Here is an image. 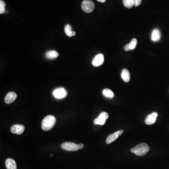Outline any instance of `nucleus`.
<instances>
[{
  "label": "nucleus",
  "mask_w": 169,
  "mask_h": 169,
  "mask_svg": "<svg viewBox=\"0 0 169 169\" xmlns=\"http://www.w3.org/2000/svg\"><path fill=\"white\" fill-rule=\"evenodd\" d=\"M149 147L145 143H142L133 148L131 150L133 153L138 156H143L149 151Z\"/></svg>",
  "instance_id": "f257e3e1"
},
{
  "label": "nucleus",
  "mask_w": 169,
  "mask_h": 169,
  "mask_svg": "<svg viewBox=\"0 0 169 169\" xmlns=\"http://www.w3.org/2000/svg\"><path fill=\"white\" fill-rule=\"evenodd\" d=\"M56 123V118L53 115L46 116L42 122V129L45 131H49L54 127Z\"/></svg>",
  "instance_id": "f03ea898"
},
{
  "label": "nucleus",
  "mask_w": 169,
  "mask_h": 169,
  "mask_svg": "<svg viewBox=\"0 0 169 169\" xmlns=\"http://www.w3.org/2000/svg\"><path fill=\"white\" fill-rule=\"evenodd\" d=\"M81 8L84 12L89 13L93 11L95 5L91 0H84L81 4Z\"/></svg>",
  "instance_id": "7ed1b4c3"
},
{
  "label": "nucleus",
  "mask_w": 169,
  "mask_h": 169,
  "mask_svg": "<svg viewBox=\"0 0 169 169\" xmlns=\"http://www.w3.org/2000/svg\"><path fill=\"white\" fill-rule=\"evenodd\" d=\"M61 148L64 150L68 151H76L79 149L78 144H76L75 143L70 142L63 143L61 145Z\"/></svg>",
  "instance_id": "20e7f679"
},
{
  "label": "nucleus",
  "mask_w": 169,
  "mask_h": 169,
  "mask_svg": "<svg viewBox=\"0 0 169 169\" xmlns=\"http://www.w3.org/2000/svg\"><path fill=\"white\" fill-rule=\"evenodd\" d=\"M53 95L56 99H63L67 96V91L63 87H59L53 91Z\"/></svg>",
  "instance_id": "39448f33"
},
{
  "label": "nucleus",
  "mask_w": 169,
  "mask_h": 169,
  "mask_svg": "<svg viewBox=\"0 0 169 169\" xmlns=\"http://www.w3.org/2000/svg\"><path fill=\"white\" fill-rule=\"evenodd\" d=\"M109 118V114L107 112H102L98 118L95 119L93 121V123L95 125H102L105 124L106 121Z\"/></svg>",
  "instance_id": "423d86ee"
},
{
  "label": "nucleus",
  "mask_w": 169,
  "mask_h": 169,
  "mask_svg": "<svg viewBox=\"0 0 169 169\" xmlns=\"http://www.w3.org/2000/svg\"><path fill=\"white\" fill-rule=\"evenodd\" d=\"M123 133H124L123 130H119L113 133L112 134H110L107 138L106 141L107 144H110L111 143L115 141L119 138V136H120Z\"/></svg>",
  "instance_id": "0eeeda50"
},
{
  "label": "nucleus",
  "mask_w": 169,
  "mask_h": 169,
  "mask_svg": "<svg viewBox=\"0 0 169 169\" xmlns=\"http://www.w3.org/2000/svg\"><path fill=\"white\" fill-rule=\"evenodd\" d=\"M25 127L24 125H15L11 126L10 128V131L11 133L14 134H17L20 135L24 132Z\"/></svg>",
  "instance_id": "6e6552de"
},
{
  "label": "nucleus",
  "mask_w": 169,
  "mask_h": 169,
  "mask_svg": "<svg viewBox=\"0 0 169 169\" xmlns=\"http://www.w3.org/2000/svg\"><path fill=\"white\" fill-rule=\"evenodd\" d=\"M158 114L156 112H153L152 113L148 116L145 119V123L147 125H151L154 124L156 121Z\"/></svg>",
  "instance_id": "1a4fd4ad"
},
{
  "label": "nucleus",
  "mask_w": 169,
  "mask_h": 169,
  "mask_svg": "<svg viewBox=\"0 0 169 169\" xmlns=\"http://www.w3.org/2000/svg\"><path fill=\"white\" fill-rule=\"evenodd\" d=\"M103 62H104V56L102 54H99L96 55L95 58H93L92 61V64L95 67H98L101 65Z\"/></svg>",
  "instance_id": "9d476101"
},
{
  "label": "nucleus",
  "mask_w": 169,
  "mask_h": 169,
  "mask_svg": "<svg viewBox=\"0 0 169 169\" xmlns=\"http://www.w3.org/2000/svg\"><path fill=\"white\" fill-rule=\"evenodd\" d=\"M17 95L13 92L9 93L5 97L4 102L6 104H10L17 99Z\"/></svg>",
  "instance_id": "9b49d317"
},
{
  "label": "nucleus",
  "mask_w": 169,
  "mask_h": 169,
  "mask_svg": "<svg viewBox=\"0 0 169 169\" xmlns=\"http://www.w3.org/2000/svg\"><path fill=\"white\" fill-rule=\"evenodd\" d=\"M137 44V40L136 39L133 38L128 44L125 45L124 50L125 51H128L129 50H134L136 47V45Z\"/></svg>",
  "instance_id": "f8f14e48"
},
{
  "label": "nucleus",
  "mask_w": 169,
  "mask_h": 169,
  "mask_svg": "<svg viewBox=\"0 0 169 169\" xmlns=\"http://www.w3.org/2000/svg\"><path fill=\"white\" fill-rule=\"evenodd\" d=\"M6 167L7 169H17V166L14 160L8 158L5 161Z\"/></svg>",
  "instance_id": "ddd939ff"
},
{
  "label": "nucleus",
  "mask_w": 169,
  "mask_h": 169,
  "mask_svg": "<svg viewBox=\"0 0 169 169\" xmlns=\"http://www.w3.org/2000/svg\"><path fill=\"white\" fill-rule=\"evenodd\" d=\"M161 33L157 29H155L153 31L151 34L152 41L154 42H158L161 39Z\"/></svg>",
  "instance_id": "4468645a"
},
{
  "label": "nucleus",
  "mask_w": 169,
  "mask_h": 169,
  "mask_svg": "<svg viewBox=\"0 0 169 169\" xmlns=\"http://www.w3.org/2000/svg\"><path fill=\"white\" fill-rule=\"evenodd\" d=\"M121 78L125 82H128L130 79V74L128 70L124 69L121 73Z\"/></svg>",
  "instance_id": "2eb2a0df"
},
{
  "label": "nucleus",
  "mask_w": 169,
  "mask_h": 169,
  "mask_svg": "<svg viewBox=\"0 0 169 169\" xmlns=\"http://www.w3.org/2000/svg\"><path fill=\"white\" fill-rule=\"evenodd\" d=\"M59 54L55 50H50L47 51L45 54V56L48 59H53L58 57Z\"/></svg>",
  "instance_id": "dca6fc26"
},
{
  "label": "nucleus",
  "mask_w": 169,
  "mask_h": 169,
  "mask_svg": "<svg viewBox=\"0 0 169 169\" xmlns=\"http://www.w3.org/2000/svg\"><path fill=\"white\" fill-rule=\"evenodd\" d=\"M72 29H71V27L70 24H66L65 26L64 27V31L65 33H66V35L68 36L71 37L73 36H75L76 35V33L74 31H72Z\"/></svg>",
  "instance_id": "f3484780"
},
{
  "label": "nucleus",
  "mask_w": 169,
  "mask_h": 169,
  "mask_svg": "<svg viewBox=\"0 0 169 169\" xmlns=\"http://www.w3.org/2000/svg\"><path fill=\"white\" fill-rule=\"evenodd\" d=\"M102 94L105 97L109 98H113L114 96V93L113 92L112 90L107 89V88L104 89L102 91Z\"/></svg>",
  "instance_id": "a211bd4d"
},
{
  "label": "nucleus",
  "mask_w": 169,
  "mask_h": 169,
  "mask_svg": "<svg viewBox=\"0 0 169 169\" xmlns=\"http://www.w3.org/2000/svg\"><path fill=\"white\" fill-rule=\"evenodd\" d=\"M123 4L126 8L130 9L134 6L133 0H123Z\"/></svg>",
  "instance_id": "6ab92c4d"
},
{
  "label": "nucleus",
  "mask_w": 169,
  "mask_h": 169,
  "mask_svg": "<svg viewBox=\"0 0 169 169\" xmlns=\"http://www.w3.org/2000/svg\"><path fill=\"white\" fill-rule=\"evenodd\" d=\"M6 4L4 1L0 0V14H2L5 12Z\"/></svg>",
  "instance_id": "aec40b11"
},
{
  "label": "nucleus",
  "mask_w": 169,
  "mask_h": 169,
  "mask_svg": "<svg viewBox=\"0 0 169 169\" xmlns=\"http://www.w3.org/2000/svg\"><path fill=\"white\" fill-rule=\"evenodd\" d=\"M133 5L135 7H137L142 3V0H133Z\"/></svg>",
  "instance_id": "412c9836"
},
{
  "label": "nucleus",
  "mask_w": 169,
  "mask_h": 169,
  "mask_svg": "<svg viewBox=\"0 0 169 169\" xmlns=\"http://www.w3.org/2000/svg\"><path fill=\"white\" fill-rule=\"evenodd\" d=\"M78 147H79V149H82L84 147V145H83V144H78Z\"/></svg>",
  "instance_id": "4be33fe9"
},
{
  "label": "nucleus",
  "mask_w": 169,
  "mask_h": 169,
  "mask_svg": "<svg viewBox=\"0 0 169 169\" xmlns=\"http://www.w3.org/2000/svg\"><path fill=\"white\" fill-rule=\"evenodd\" d=\"M97 1H99V2H102V3H103V2H105L106 1V0H97Z\"/></svg>",
  "instance_id": "5701e85b"
},
{
  "label": "nucleus",
  "mask_w": 169,
  "mask_h": 169,
  "mask_svg": "<svg viewBox=\"0 0 169 169\" xmlns=\"http://www.w3.org/2000/svg\"><path fill=\"white\" fill-rule=\"evenodd\" d=\"M50 156H53V155H52V154H51Z\"/></svg>",
  "instance_id": "b1692460"
}]
</instances>
